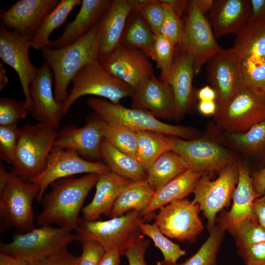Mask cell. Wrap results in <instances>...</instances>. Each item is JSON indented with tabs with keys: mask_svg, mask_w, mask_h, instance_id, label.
Listing matches in <instances>:
<instances>
[{
	"mask_svg": "<svg viewBox=\"0 0 265 265\" xmlns=\"http://www.w3.org/2000/svg\"><path fill=\"white\" fill-rule=\"evenodd\" d=\"M98 178V174L91 173L77 178L68 177L52 183L51 191L43 196V209L37 218V224L41 226L54 223L60 228L76 230L84 201Z\"/></svg>",
	"mask_w": 265,
	"mask_h": 265,
	"instance_id": "obj_1",
	"label": "cell"
},
{
	"mask_svg": "<svg viewBox=\"0 0 265 265\" xmlns=\"http://www.w3.org/2000/svg\"><path fill=\"white\" fill-rule=\"evenodd\" d=\"M100 22L67 46L58 49L44 47L40 50L43 58L53 73L54 95L57 102L62 103L67 99L68 86L80 69L91 61L99 60L97 37Z\"/></svg>",
	"mask_w": 265,
	"mask_h": 265,
	"instance_id": "obj_2",
	"label": "cell"
},
{
	"mask_svg": "<svg viewBox=\"0 0 265 265\" xmlns=\"http://www.w3.org/2000/svg\"><path fill=\"white\" fill-rule=\"evenodd\" d=\"M40 191L37 184L26 182L0 162V232L13 226L19 234L34 228L32 205Z\"/></svg>",
	"mask_w": 265,
	"mask_h": 265,
	"instance_id": "obj_3",
	"label": "cell"
},
{
	"mask_svg": "<svg viewBox=\"0 0 265 265\" xmlns=\"http://www.w3.org/2000/svg\"><path fill=\"white\" fill-rule=\"evenodd\" d=\"M140 212L132 210L105 221H88L79 218L76 234L78 240H95L105 251L112 250L124 255L130 247L143 238L140 224Z\"/></svg>",
	"mask_w": 265,
	"mask_h": 265,
	"instance_id": "obj_4",
	"label": "cell"
},
{
	"mask_svg": "<svg viewBox=\"0 0 265 265\" xmlns=\"http://www.w3.org/2000/svg\"><path fill=\"white\" fill-rule=\"evenodd\" d=\"M87 103L102 120L124 126L135 132L149 131L186 140L199 138L198 132L194 129L163 122L145 110L128 108L103 98H90Z\"/></svg>",
	"mask_w": 265,
	"mask_h": 265,
	"instance_id": "obj_5",
	"label": "cell"
},
{
	"mask_svg": "<svg viewBox=\"0 0 265 265\" xmlns=\"http://www.w3.org/2000/svg\"><path fill=\"white\" fill-rule=\"evenodd\" d=\"M57 134L56 129L42 123L27 124L20 128L11 172L25 181L39 175L44 169Z\"/></svg>",
	"mask_w": 265,
	"mask_h": 265,
	"instance_id": "obj_6",
	"label": "cell"
},
{
	"mask_svg": "<svg viewBox=\"0 0 265 265\" xmlns=\"http://www.w3.org/2000/svg\"><path fill=\"white\" fill-rule=\"evenodd\" d=\"M78 237L71 231L51 225L34 228L26 233L18 234L8 243H0V252L28 261L39 263L67 250Z\"/></svg>",
	"mask_w": 265,
	"mask_h": 265,
	"instance_id": "obj_7",
	"label": "cell"
},
{
	"mask_svg": "<svg viewBox=\"0 0 265 265\" xmlns=\"http://www.w3.org/2000/svg\"><path fill=\"white\" fill-rule=\"evenodd\" d=\"M73 88L67 99L62 103L64 116L80 97L92 95L105 98L110 102L120 104L126 97H132L134 90L128 84L110 75L99 60L85 65L72 80Z\"/></svg>",
	"mask_w": 265,
	"mask_h": 265,
	"instance_id": "obj_8",
	"label": "cell"
},
{
	"mask_svg": "<svg viewBox=\"0 0 265 265\" xmlns=\"http://www.w3.org/2000/svg\"><path fill=\"white\" fill-rule=\"evenodd\" d=\"M211 178L210 172L205 173L200 178L192 192V201L203 212L209 233L215 226L217 214L227 207L232 199L238 178L237 162L221 169L215 180H211Z\"/></svg>",
	"mask_w": 265,
	"mask_h": 265,
	"instance_id": "obj_9",
	"label": "cell"
},
{
	"mask_svg": "<svg viewBox=\"0 0 265 265\" xmlns=\"http://www.w3.org/2000/svg\"><path fill=\"white\" fill-rule=\"evenodd\" d=\"M214 119L227 133L244 132L265 120V97L244 85L224 107L217 109Z\"/></svg>",
	"mask_w": 265,
	"mask_h": 265,
	"instance_id": "obj_10",
	"label": "cell"
},
{
	"mask_svg": "<svg viewBox=\"0 0 265 265\" xmlns=\"http://www.w3.org/2000/svg\"><path fill=\"white\" fill-rule=\"evenodd\" d=\"M183 33L177 48L192 58L195 74L221 49L216 42L211 26L195 0H189L185 17Z\"/></svg>",
	"mask_w": 265,
	"mask_h": 265,
	"instance_id": "obj_11",
	"label": "cell"
},
{
	"mask_svg": "<svg viewBox=\"0 0 265 265\" xmlns=\"http://www.w3.org/2000/svg\"><path fill=\"white\" fill-rule=\"evenodd\" d=\"M110 171L105 163L85 160L73 149L53 147L43 170L28 182L39 186L40 191L36 198L39 203L47 188L58 180L79 174H100Z\"/></svg>",
	"mask_w": 265,
	"mask_h": 265,
	"instance_id": "obj_12",
	"label": "cell"
},
{
	"mask_svg": "<svg viewBox=\"0 0 265 265\" xmlns=\"http://www.w3.org/2000/svg\"><path fill=\"white\" fill-rule=\"evenodd\" d=\"M200 211L198 205L187 199L175 201L159 210L154 223L166 237L193 243L204 228Z\"/></svg>",
	"mask_w": 265,
	"mask_h": 265,
	"instance_id": "obj_13",
	"label": "cell"
},
{
	"mask_svg": "<svg viewBox=\"0 0 265 265\" xmlns=\"http://www.w3.org/2000/svg\"><path fill=\"white\" fill-rule=\"evenodd\" d=\"M170 150L179 155L188 168L202 172L219 171L236 162L237 156L212 140L203 138L186 140L171 138Z\"/></svg>",
	"mask_w": 265,
	"mask_h": 265,
	"instance_id": "obj_14",
	"label": "cell"
},
{
	"mask_svg": "<svg viewBox=\"0 0 265 265\" xmlns=\"http://www.w3.org/2000/svg\"><path fill=\"white\" fill-rule=\"evenodd\" d=\"M241 59L240 54L233 47L221 49L207 62V78L217 94V109L224 107L244 85Z\"/></svg>",
	"mask_w": 265,
	"mask_h": 265,
	"instance_id": "obj_15",
	"label": "cell"
},
{
	"mask_svg": "<svg viewBox=\"0 0 265 265\" xmlns=\"http://www.w3.org/2000/svg\"><path fill=\"white\" fill-rule=\"evenodd\" d=\"M31 38L9 30L2 24L0 26V57L17 73L29 113L32 110L30 95V84L36 77L38 68L30 62L29 51Z\"/></svg>",
	"mask_w": 265,
	"mask_h": 265,
	"instance_id": "obj_16",
	"label": "cell"
},
{
	"mask_svg": "<svg viewBox=\"0 0 265 265\" xmlns=\"http://www.w3.org/2000/svg\"><path fill=\"white\" fill-rule=\"evenodd\" d=\"M149 58L140 50L120 43L100 62L110 75L128 84L134 91L154 75Z\"/></svg>",
	"mask_w": 265,
	"mask_h": 265,
	"instance_id": "obj_17",
	"label": "cell"
},
{
	"mask_svg": "<svg viewBox=\"0 0 265 265\" xmlns=\"http://www.w3.org/2000/svg\"><path fill=\"white\" fill-rule=\"evenodd\" d=\"M103 139L100 119L93 113L88 117L82 127L68 125L57 131L53 147L73 149L85 160L100 162L102 159L100 146Z\"/></svg>",
	"mask_w": 265,
	"mask_h": 265,
	"instance_id": "obj_18",
	"label": "cell"
},
{
	"mask_svg": "<svg viewBox=\"0 0 265 265\" xmlns=\"http://www.w3.org/2000/svg\"><path fill=\"white\" fill-rule=\"evenodd\" d=\"M52 70L45 62L38 68L37 75L30 85L32 102V116L39 123L58 128L62 117V103L55 99L52 88Z\"/></svg>",
	"mask_w": 265,
	"mask_h": 265,
	"instance_id": "obj_19",
	"label": "cell"
},
{
	"mask_svg": "<svg viewBox=\"0 0 265 265\" xmlns=\"http://www.w3.org/2000/svg\"><path fill=\"white\" fill-rule=\"evenodd\" d=\"M59 1V0H18L8 9L0 10V20L7 28L31 39L44 17Z\"/></svg>",
	"mask_w": 265,
	"mask_h": 265,
	"instance_id": "obj_20",
	"label": "cell"
},
{
	"mask_svg": "<svg viewBox=\"0 0 265 265\" xmlns=\"http://www.w3.org/2000/svg\"><path fill=\"white\" fill-rule=\"evenodd\" d=\"M131 107L144 109L156 118L172 120L175 113L172 88L153 75L134 91Z\"/></svg>",
	"mask_w": 265,
	"mask_h": 265,
	"instance_id": "obj_21",
	"label": "cell"
},
{
	"mask_svg": "<svg viewBox=\"0 0 265 265\" xmlns=\"http://www.w3.org/2000/svg\"><path fill=\"white\" fill-rule=\"evenodd\" d=\"M195 74L193 60L186 52L177 47V52L168 80L175 100V119H182L193 107L196 93L192 81Z\"/></svg>",
	"mask_w": 265,
	"mask_h": 265,
	"instance_id": "obj_22",
	"label": "cell"
},
{
	"mask_svg": "<svg viewBox=\"0 0 265 265\" xmlns=\"http://www.w3.org/2000/svg\"><path fill=\"white\" fill-rule=\"evenodd\" d=\"M129 0H113L101 20L97 37L99 60L101 61L120 43L130 12Z\"/></svg>",
	"mask_w": 265,
	"mask_h": 265,
	"instance_id": "obj_23",
	"label": "cell"
},
{
	"mask_svg": "<svg viewBox=\"0 0 265 265\" xmlns=\"http://www.w3.org/2000/svg\"><path fill=\"white\" fill-rule=\"evenodd\" d=\"M112 1L82 0L80 9L75 19L66 25L59 37L51 40L49 47H64L85 35L101 21Z\"/></svg>",
	"mask_w": 265,
	"mask_h": 265,
	"instance_id": "obj_24",
	"label": "cell"
},
{
	"mask_svg": "<svg viewBox=\"0 0 265 265\" xmlns=\"http://www.w3.org/2000/svg\"><path fill=\"white\" fill-rule=\"evenodd\" d=\"M237 164L238 178L232 197L233 204L230 210L220 219L228 231L245 218L257 219L254 212L253 204L260 196L254 188L247 166L241 162H238Z\"/></svg>",
	"mask_w": 265,
	"mask_h": 265,
	"instance_id": "obj_25",
	"label": "cell"
},
{
	"mask_svg": "<svg viewBox=\"0 0 265 265\" xmlns=\"http://www.w3.org/2000/svg\"><path fill=\"white\" fill-rule=\"evenodd\" d=\"M250 0H216L210 12L215 38L230 33L237 34L249 19Z\"/></svg>",
	"mask_w": 265,
	"mask_h": 265,
	"instance_id": "obj_26",
	"label": "cell"
},
{
	"mask_svg": "<svg viewBox=\"0 0 265 265\" xmlns=\"http://www.w3.org/2000/svg\"><path fill=\"white\" fill-rule=\"evenodd\" d=\"M132 181L111 171L99 174L94 196L82 210L83 218L96 221L102 215H108L122 191Z\"/></svg>",
	"mask_w": 265,
	"mask_h": 265,
	"instance_id": "obj_27",
	"label": "cell"
},
{
	"mask_svg": "<svg viewBox=\"0 0 265 265\" xmlns=\"http://www.w3.org/2000/svg\"><path fill=\"white\" fill-rule=\"evenodd\" d=\"M206 172L187 169L161 187L155 190L147 208L141 213L146 219L155 211L173 201L184 199L192 193L200 178Z\"/></svg>",
	"mask_w": 265,
	"mask_h": 265,
	"instance_id": "obj_28",
	"label": "cell"
},
{
	"mask_svg": "<svg viewBox=\"0 0 265 265\" xmlns=\"http://www.w3.org/2000/svg\"><path fill=\"white\" fill-rule=\"evenodd\" d=\"M100 154L112 172L132 181H146V171L137 159L117 149L104 138Z\"/></svg>",
	"mask_w": 265,
	"mask_h": 265,
	"instance_id": "obj_29",
	"label": "cell"
},
{
	"mask_svg": "<svg viewBox=\"0 0 265 265\" xmlns=\"http://www.w3.org/2000/svg\"><path fill=\"white\" fill-rule=\"evenodd\" d=\"M155 190L146 181H132L122 191L110 211V218L135 210L141 213L150 202Z\"/></svg>",
	"mask_w": 265,
	"mask_h": 265,
	"instance_id": "obj_30",
	"label": "cell"
},
{
	"mask_svg": "<svg viewBox=\"0 0 265 265\" xmlns=\"http://www.w3.org/2000/svg\"><path fill=\"white\" fill-rule=\"evenodd\" d=\"M156 35L139 13L132 9L128 18L120 43L140 50L152 58Z\"/></svg>",
	"mask_w": 265,
	"mask_h": 265,
	"instance_id": "obj_31",
	"label": "cell"
},
{
	"mask_svg": "<svg viewBox=\"0 0 265 265\" xmlns=\"http://www.w3.org/2000/svg\"><path fill=\"white\" fill-rule=\"evenodd\" d=\"M237 34L233 48L242 57L265 58V18L248 22Z\"/></svg>",
	"mask_w": 265,
	"mask_h": 265,
	"instance_id": "obj_32",
	"label": "cell"
},
{
	"mask_svg": "<svg viewBox=\"0 0 265 265\" xmlns=\"http://www.w3.org/2000/svg\"><path fill=\"white\" fill-rule=\"evenodd\" d=\"M188 169L184 159L169 150L159 156L146 170V181L156 190Z\"/></svg>",
	"mask_w": 265,
	"mask_h": 265,
	"instance_id": "obj_33",
	"label": "cell"
},
{
	"mask_svg": "<svg viewBox=\"0 0 265 265\" xmlns=\"http://www.w3.org/2000/svg\"><path fill=\"white\" fill-rule=\"evenodd\" d=\"M81 3L82 0H59L57 5L44 17L31 38V47L35 50L49 47L51 42L49 39L50 34L64 23L71 11Z\"/></svg>",
	"mask_w": 265,
	"mask_h": 265,
	"instance_id": "obj_34",
	"label": "cell"
},
{
	"mask_svg": "<svg viewBox=\"0 0 265 265\" xmlns=\"http://www.w3.org/2000/svg\"><path fill=\"white\" fill-rule=\"evenodd\" d=\"M224 136L225 142L242 154L265 157V120L244 132L226 133Z\"/></svg>",
	"mask_w": 265,
	"mask_h": 265,
	"instance_id": "obj_35",
	"label": "cell"
},
{
	"mask_svg": "<svg viewBox=\"0 0 265 265\" xmlns=\"http://www.w3.org/2000/svg\"><path fill=\"white\" fill-rule=\"evenodd\" d=\"M136 159L146 171L164 152L170 150L171 137L163 133L145 131L136 132Z\"/></svg>",
	"mask_w": 265,
	"mask_h": 265,
	"instance_id": "obj_36",
	"label": "cell"
},
{
	"mask_svg": "<svg viewBox=\"0 0 265 265\" xmlns=\"http://www.w3.org/2000/svg\"><path fill=\"white\" fill-rule=\"evenodd\" d=\"M226 229L219 220L199 250L185 262L178 264L164 261L158 265H217V254L223 240Z\"/></svg>",
	"mask_w": 265,
	"mask_h": 265,
	"instance_id": "obj_37",
	"label": "cell"
},
{
	"mask_svg": "<svg viewBox=\"0 0 265 265\" xmlns=\"http://www.w3.org/2000/svg\"><path fill=\"white\" fill-rule=\"evenodd\" d=\"M104 138L120 151L136 159V132L124 126L109 124L100 119Z\"/></svg>",
	"mask_w": 265,
	"mask_h": 265,
	"instance_id": "obj_38",
	"label": "cell"
},
{
	"mask_svg": "<svg viewBox=\"0 0 265 265\" xmlns=\"http://www.w3.org/2000/svg\"><path fill=\"white\" fill-rule=\"evenodd\" d=\"M139 227L142 234L151 238L155 245L161 252L164 262L176 263L181 257L186 254V250L169 239L160 232L155 223L150 224L142 222Z\"/></svg>",
	"mask_w": 265,
	"mask_h": 265,
	"instance_id": "obj_39",
	"label": "cell"
},
{
	"mask_svg": "<svg viewBox=\"0 0 265 265\" xmlns=\"http://www.w3.org/2000/svg\"><path fill=\"white\" fill-rule=\"evenodd\" d=\"M177 52V46L169 39L159 34L156 35L151 59L160 70V80L167 83Z\"/></svg>",
	"mask_w": 265,
	"mask_h": 265,
	"instance_id": "obj_40",
	"label": "cell"
},
{
	"mask_svg": "<svg viewBox=\"0 0 265 265\" xmlns=\"http://www.w3.org/2000/svg\"><path fill=\"white\" fill-rule=\"evenodd\" d=\"M241 65L245 86L265 97V58L242 57Z\"/></svg>",
	"mask_w": 265,
	"mask_h": 265,
	"instance_id": "obj_41",
	"label": "cell"
},
{
	"mask_svg": "<svg viewBox=\"0 0 265 265\" xmlns=\"http://www.w3.org/2000/svg\"><path fill=\"white\" fill-rule=\"evenodd\" d=\"M228 232L234 236L238 248L265 241V231L257 219L245 218Z\"/></svg>",
	"mask_w": 265,
	"mask_h": 265,
	"instance_id": "obj_42",
	"label": "cell"
},
{
	"mask_svg": "<svg viewBox=\"0 0 265 265\" xmlns=\"http://www.w3.org/2000/svg\"><path fill=\"white\" fill-rule=\"evenodd\" d=\"M132 9L135 10L148 24L156 35L160 33L164 16V8L161 0H129Z\"/></svg>",
	"mask_w": 265,
	"mask_h": 265,
	"instance_id": "obj_43",
	"label": "cell"
},
{
	"mask_svg": "<svg viewBox=\"0 0 265 265\" xmlns=\"http://www.w3.org/2000/svg\"><path fill=\"white\" fill-rule=\"evenodd\" d=\"M28 110L26 102L7 98L0 99V126L17 124L26 117Z\"/></svg>",
	"mask_w": 265,
	"mask_h": 265,
	"instance_id": "obj_44",
	"label": "cell"
},
{
	"mask_svg": "<svg viewBox=\"0 0 265 265\" xmlns=\"http://www.w3.org/2000/svg\"><path fill=\"white\" fill-rule=\"evenodd\" d=\"M161 0L164 8V16L159 34L177 46L183 35L184 23L169 4Z\"/></svg>",
	"mask_w": 265,
	"mask_h": 265,
	"instance_id": "obj_45",
	"label": "cell"
},
{
	"mask_svg": "<svg viewBox=\"0 0 265 265\" xmlns=\"http://www.w3.org/2000/svg\"><path fill=\"white\" fill-rule=\"evenodd\" d=\"M19 133L17 124L0 126V156L11 165L15 159Z\"/></svg>",
	"mask_w": 265,
	"mask_h": 265,
	"instance_id": "obj_46",
	"label": "cell"
},
{
	"mask_svg": "<svg viewBox=\"0 0 265 265\" xmlns=\"http://www.w3.org/2000/svg\"><path fill=\"white\" fill-rule=\"evenodd\" d=\"M82 252L78 257L75 265H99L105 250L98 242L92 240L80 241Z\"/></svg>",
	"mask_w": 265,
	"mask_h": 265,
	"instance_id": "obj_47",
	"label": "cell"
},
{
	"mask_svg": "<svg viewBox=\"0 0 265 265\" xmlns=\"http://www.w3.org/2000/svg\"><path fill=\"white\" fill-rule=\"evenodd\" d=\"M245 265H265V241L238 248Z\"/></svg>",
	"mask_w": 265,
	"mask_h": 265,
	"instance_id": "obj_48",
	"label": "cell"
},
{
	"mask_svg": "<svg viewBox=\"0 0 265 265\" xmlns=\"http://www.w3.org/2000/svg\"><path fill=\"white\" fill-rule=\"evenodd\" d=\"M149 243V240L142 238L125 252L124 255L127 257L129 265H146L145 254Z\"/></svg>",
	"mask_w": 265,
	"mask_h": 265,
	"instance_id": "obj_49",
	"label": "cell"
},
{
	"mask_svg": "<svg viewBox=\"0 0 265 265\" xmlns=\"http://www.w3.org/2000/svg\"><path fill=\"white\" fill-rule=\"evenodd\" d=\"M77 259L66 250L44 260L40 265H75Z\"/></svg>",
	"mask_w": 265,
	"mask_h": 265,
	"instance_id": "obj_50",
	"label": "cell"
},
{
	"mask_svg": "<svg viewBox=\"0 0 265 265\" xmlns=\"http://www.w3.org/2000/svg\"><path fill=\"white\" fill-rule=\"evenodd\" d=\"M253 210L259 224L265 231V194L256 199Z\"/></svg>",
	"mask_w": 265,
	"mask_h": 265,
	"instance_id": "obj_51",
	"label": "cell"
},
{
	"mask_svg": "<svg viewBox=\"0 0 265 265\" xmlns=\"http://www.w3.org/2000/svg\"><path fill=\"white\" fill-rule=\"evenodd\" d=\"M254 188L259 196L265 194V166L251 177Z\"/></svg>",
	"mask_w": 265,
	"mask_h": 265,
	"instance_id": "obj_52",
	"label": "cell"
},
{
	"mask_svg": "<svg viewBox=\"0 0 265 265\" xmlns=\"http://www.w3.org/2000/svg\"><path fill=\"white\" fill-rule=\"evenodd\" d=\"M251 14L248 22L265 18V0H250Z\"/></svg>",
	"mask_w": 265,
	"mask_h": 265,
	"instance_id": "obj_53",
	"label": "cell"
},
{
	"mask_svg": "<svg viewBox=\"0 0 265 265\" xmlns=\"http://www.w3.org/2000/svg\"><path fill=\"white\" fill-rule=\"evenodd\" d=\"M41 262L34 263L0 253V265H40Z\"/></svg>",
	"mask_w": 265,
	"mask_h": 265,
	"instance_id": "obj_54",
	"label": "cell"
},
{
	"mask_svg": "<svg viewBox=\"0 0 265 265\" xmlns=\"http://www.w3.org/2000/svg\"><path fill=\"white\" fill-rule=\"evenodd\" d=\"M169 4L175 13L180 18L183 15L186 14L189 4V0H163Z\"/></svg>",
	"mask_w": 265,
	"mask_h": 265,
	"instance_id": "obj_55",
	"label": "cell"
},
{
	"mask_svg": "<svg viewBox=\"0 0 265 265\" xmlns=\"http://www.w3.org/2000/svg\"><path fill=\"white\" fill-rule=\"evenodd\" d=\"M120 254L115 251H106L99 265H119Z\"/></svg>",
	"mask_w": 265,
	"mask_h": 265,
	"instance_id": "obj_56",
	"label": "cell"
},
{
	"mask_svg": "<svg viewBox=\"0 0 265 265\" xmlns=\"http://www.w3.org/2000/svg\"><path fill=\"white\" fill-rule=\"evenodd\" d=\"M217 108V105L215 101H199L198 105L199 111L205 116L214 115Z\"/></svg>",
	"mask_w": 265,
	"mask_h": 265,
	"instance_id": "obj_57",
	"label": "cell"
},
{
	"mask_svg": "<svg viewBox=\"0 0 265 265\" xmlns=\"http://www.w3.org/2000/svg\"><path fill=\"white\" fill-rule=\"evenodd\" d=\"M196 97L199 101H216L217 94L213 87L205 86L196 93Z\"/></svg>",
	"mask_w": 265,
	"mask_h": 265,
	"instance_id": "obj_58",
	"label": "cell"
},
{
	"mask_svg": "<svg viewBox=\"0 0 265 265\" xmlns=\"http://www.w3.org/2000/svg\"><path fill=\"white\" fill-rule=\"evenodd\" d=\"M195 1L201 11L205 16L208 12H210L214 1L213 0H195Z\"/></svg>",
	"mask_w": 265,
	"mask_h": 265,
	"instance_id": "obj_59",
	"label": "cell"
},
{
	"mask_svg": "<svg viewBox=\"0 0 265 265\" xmlns=\"http://www.w3.org/2000/svg\"><path fill=\"white\" fill-rule=\"evenodd\" d=\"M6 71L2 62H0V90H2L7 84L8 79L6 76Z\"/></svg>",
	"mask_w": 265,
	"mask_h": 265,
	"instance_id": "obj_60",
	"label": "cell"
}]
</instances>
